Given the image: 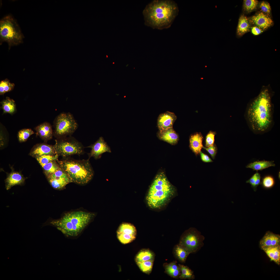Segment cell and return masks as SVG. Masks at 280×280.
I'll list each match as a JSON object with an SVG mask.
<instances>
[{
	"instance_id": "37",
	"label": "cell",
	"mask_w": 280,
	"mask_h": 280,
	"mask_svg": "<svg viewBox=\"0 0 280 280\" xmlns=\"http://www.w3.org/2000/svg\"><path fill=\"white\" fill-rule=\"evenodd\" d=\"M260 7L263 12L266 14H270L271 8L268 3L264 1L262 2L260 5Z\"/></svg>"
},
{
	"instance_id": "40",
	"label": "cell",
	"mask_w": 280,
	"mask_h": 280,
	"mask_svg": "<svg viewBox=\"0 0 280 280\" xmlns=\"http://www.w3.org/2000/svg\"><path fill=\"white\" fill-rule=\"evenodd\" d=\"M199 154L201 160L204 162L209 163L213 162V161L208 155L203 153L201 151L200 152Z\"/></svg>"
},
{
	"instance_id": "18",
	"label": "cell",
	"mask_w": 280,
	"mask_h": 280,
	"mask_svg": "<svg viewBox=\"0 0 280 280\" xmlns=\"http://www.w3.org/2000/svg\"><path fill=\"white\" fill-rule=\"evenodd\" d=\"M25 178L20 173L13 171L8 176L5 180V187L8 190L16 185L23 184Z\"/></svg>"
},
{
	"instance_id": "5",
	"label": "cell",
	"mask_w": 280,
	"mask_h": 280,
	"mask_svg": "<svg viewBox=\"0 0 280 280\" xmlns=\"http://www.w3.org/2000/svg\"><path fill=\"white\" fill-rule=\"evenodd\" d=\"M57 162L66 173L71 183L85 185L89 182L94 176V172L89 159L77 160L67 157Z\"/></svg>"
},
{
	"instance_id": "23",
	"label": "cell",
	"mask_w": 280,
	"mask_h": 280,
	"mask_svg": "<svg viewBox=\"0 0 280 280\" xmlns=\"http://www.w3.org/2000/svg\"><path fill=\"white\" fill-rule=\"evenodd\" d=\"M4 113H8L10 114L14 113L16 110V104L15 101L8 97L1 102Z\"/></svg>"
},
{
	"instance_id": "21",
	"label": "cell",
	"mask_w": 280,
	"mask_h": 280,
	"mask_svg": "<svg viewBox=\"0 0 280 280\" xmlns=\"http://www.w3.org/2000/svg\"><path fill=\"white\" fill-rule=\"evenodd\" d=\"M274 161H266L265 160L255 161L248 164L246 166L247 168H250L253 171L257 172L271 166H275V164Z\"/></svg>"
},
{
	"instance_id": "36",
	"label": "cell",
	"mask_w": 280,
	"mask_h": 280,
	"mask_svg": "<svg viewBox=\"0 0 280 280\" xmlns=\"http://www.w3.org/2000/svg\"><path fill=\"white\" fill-rule=\"evenodd\" d=\"M202 148L209 153L213 159H214L217 152V148L215 144H214L213 145L207 148L203 146Z\"/></svg>"
},
{
	"instance_id": "31",
	"label": "cell",
	"mask_w": 280,
	"mask_h": 280,
	"mask_svg": "<svg viewBox=\"0 0 280 280\" xmlns=\"http://www.w3.org/2000/svg\"><path fill=\"white\" fill-rule=\"evenodd\" d=\"M15 84L10 82L7 79L2 81L0 82V94L2 95L5 93L12 90L14 88Z\"/></svg>"
},
{
	"instance_id": "7",
	"label": "cell",
	"mask_w": 280,
	"mask_h": 280,
	"mask_svg": "<svg viewBox=\"0 0 280 280\" xmlns=\"http://www.w3.org/2000/svg\"><path fill=\"white\" fill-rule=\"evenodd\" d=\"M78 126L72 114L63 112L59 114L55 120L54 134L58 138L70 136L76 130Z\"/></svg>"
},
{
	"instance_id": "10",
	"label": "cell",
	"mask_w": 280,
	"mask_h": 280,
	"mask_svg": "<svg viewBox=\"0 0 280 280\" xmlns=\"http://www.w3.org/2000/svg\"><path fill=\"white\" fill-rule=\"evenodd\" d=\"M116 234L119 241L123 244L129 243L135 240L136 237L137 230L132 224L127 222L121 223L118 227Z\"/></svg>"
},
{
	"instance_id": "3",
	"label": "cell",
	"mask_w": 280,
	"mask_h": 280,
	"mask_svg": "<svg viewBox=\"0 0 280 280\" xmlns=\"http://www.w3.org/2000/svg\"><path fill=\"white\" fill-rule=\"evenodd\" d=\"M94 213L82 211L67 213L59 219L50 223L55 227L66 237H74L79 235L95 216Z\"/></svg>"
},
{
	"instance_id": "35",
	"label": "cell",
	"mask_w": 280,
	"mask_h": 280,
	"mask_svg": "<svg viewBox=\"0 0 280 280\" xmlns=\"http://www.w3.org/2000/svg\"><path fill=\"white\" fill-rule=\"evenodd\" d=\"M216 134L215 132L210 131L207 135L206 137L205 144L206 147H208L214 144V137Z\"/></svg>"
},
{
	"instance_id": "32",
	"label": "cell",
	"mask_w": 280,
	"mask_h": 280,
	"mask_svg": "<svg viewBox=\"0 0 280 280\" xmlns=\"http://www.w3.org/2000/svg\"><path fill=\"white\" fill-rule=\"evenodd\" d=\"M153 260H151L138 262L137 264L143 272L148 274L150 273L152 269Z\"/></svg>"
},
{
	"instance_id": "30",
	"label": "cell",
	"mask_w": 280,
	"mask_h": 280,
	"mask_svg": "<svg viewBox=\"0 0 280 280\" xmlns=\"http://www.w3.org/2000/svg\"><path fill=\"white\" fill-rule=\"evenodd\" d=\"M275 184V180L272 176L268 175L264 176L262 179L261 184L262 187L265 189H270Z\"/></svg>"
},
{
	"instance_id": "43",
	"label": "cell",
	"mask_w": 280,
	"mask_h": 280,
	"mask_svg": "<svg viewBox=\"0 0 280 280\" xmlns=\"http://www.w3.org/2000/svg\"><path fill=\"white\" fill-rule=\"evenodd\" d=\"M278 177L279 179H280V171H279V172L278 173Z\"/></svg>"
},
{
	"instance_id": "14",
	"label": "cell",
	"mask_w": 280,
	"mask_h": 280,
	"mask_svg": "<svg viewBox=\"0 0 280 280\" xmlns=\"http://www.w3.org/2000/svg\"><path fill=\"white\" fill-rule=\"evenodd\" d=\"M56 154L54 145L45 143L34 145L30 153V156L35 158L45 155H55Z\"/></svg>"
},
{
	"instance_id": "42",
	"label": "cell",
	"mask_w": 280,
	"mask_h": 280,
	"mask_svg": "<svg viewBox=\"0 0 280 280\" xmlns=\"http://www.w3.org/2000/svg\"><path fill=\"white\" fill-rule=\"evenodd\" d=\"M251 32L255 35H257L263 32L262 30L257 26H254L252 28Z\"/></svg>"
},
{
	"instance_id": "4",
	"label": "cell",
	"mask_w": 280,
	"mask_h": 280,
	"mask_svg": "<svg viewBox=\"0 0 280 280\" xmlns=\"http://www.w3.org/2000/svg\"><path fill=\"white\" fill-rule=\"evenodd\" d=\"M175 190L163 172L158 173L150 186L146 197L148 206L159 208L166 204L174 194Z\"/></svg>"
},
{
	"instance_id": "12",
	"label": "cell",
	"mask_w": 280,
	"mask_h": 280,
	"mask_svg": "<svg viewBox=\"0 0 280 280\" xmlns=\"http://www.w3.org/2000/svg\"><path fill=\"white\" fill-rule=\"evenodd\" d=\"M87 147L91 149L90 152L88 154L89 159L93 157L95 159H98L101 158L103 153L106 152H111L110 147L102 137H100L93 144Z\"/></svg>"
},
{
	"instance_id": "15",
	"label": "cell",
	"mask_w": 280,
	"mask_h": 280,
	"mask_svg": "<svg viewBox=\"0 0 280 280\" xmlns=\"http://www.w3.org/2000/svg\"><path fill=\"white\" fill-rule=\"evenodd\" d=\"M250 21L257 27L262 29H265L272 24L273 22L268 15L260 12L251 17Z\"/></svg>"
},
{
	"instance_id": "19",
	"label": "cell",
	"mask_w": 280,
	"mask_h": 280,
	"mask_svg": "<svg viewBox=\"0 0 280 280\" xmlns=\"http://www.w3.org/2000/svg\"><path fill=\"white\" fill-rule=\"evenodd\" d=\"M158 136L160 139L172 145L176 144L179 140V136L173 128L159 131Z\"/></svg>"
},
{
	"instance_id": "6",
	"label": "cell",
	"mask_w": 280,
	"mask_h": 280,
	"mask_svg": "<svg viewBox=\"0 0 280 280\" xmlns=\"http://www.w3.org/2000/svg\"><path fill=\"white\" fill-rule=\"evenodd\" d=\"M24 36L16 20L11 16L3 18L0 21V44L7 42L9 49L23 42Z\"/></svg>"
},
{
	"instance_id": "41",
	"label": "cell",
	"mask_w": 280,
	"mask_h": 280,
	"mask_svg": "<svg viewBox=\"0 0 280 280\" xmlns=\"http://www.w3.org/2000/svg\"><path fill=\"white\" fill-rule=\"evenodd\" d=\"M256 173L254 174L248 180H247L246 182V183L249 184L253 188V187L256 179Z\"/></svg>"
},
{
	"instance_id": "13",
	"label": "cell",
	"mask_w": 280,
	"mask_h": 280,
	"mask_svg": "<svg viewBox=\"0 0 280 280\" xmlns=\"http://www.w3.org/2000/svg\"><path fill=\"white\" fill-rule=\"evenodd\" d=\"M177 118L174 113L169 111L160 114L158 117L157 122L159 131H162L173 128V124Z\"/></svg>"
},
{
	"instance_id": "2",
	"label": "cell",
	"mask_w": 280,
	"mask_h": 280,
	"mask_svg": "<svg viewBox=\"0 0 280 280\" xmlns=\"http://www.w3.org/2000/svg\"><path fill=\"white\" fill-rule=\"evenodd\" d=\"M179 12L177 4L171 0H155L143 11L145 24L153 29L162 30L170 27Z\"/></svg>"
},
{
	"instance_id": "33",
	"label": "cell",
	"mask_w": 280,
	"mask_h": 280,
	"mask_svg": "<svg viewBox=\"0 0 280 280\" xmlns=\"http://www.w3.org/2000/svg\"><path fill=\"white\" fill-rule=\"evenodd\" d=\"M34 133V132L30 129L21 130L18 132V140L20 142H25L31 135Z\"/></svg>"
},
{
	"instance_id": "28",
	"label": "cell",
	"mask_w": 280,
	"mask_h": 280,
	"mask_svg": "<svg viewBox=\"0 0 280 280\" xmlns=\"http://www.w3.org/2000/svg\"><path fill=\"white\" fill-rule=\"evenodd\" d=\"M46 177L55 172L60 166L57 161H54L41 166Z\"/></svg>"
},
{
	"instance_id": "8",
	"label": "cell",
	"mask_w": 280,
	"mask_h": 280,
	"mask_svg": "<svg viewBox=\"0 0 280 280\" xmlns=\"http://www.w3.org/2000/svg\"><path fill=\"white\" fill-rule=\"evenodd\" d=\"M54 145L56 154L63 158L73 155H79L84 152V147L82 144L70 136L59 138L55 140Z\"/></svg>"
},
{
	"instance_id": "16",
	"label": "cell",
	"mask_w": 280,
	"mask_h": 280,
	"mask_svg": "<svg viewBox=\"0 0 280 280\" xmlns=\"http://www.w3.org/2000/svg\"><path fill=\"white\" fill-rule=\"evenodd\" d=\"M280 242L279 235L268 231L260 240V244L262 249L268 247L279 245Z\"/></svg>"
},
{
	"instance_id": "17",
	"label": "cell",
	"mask_w": 280,
	"mask_h": 280,
	"mask_svg": "<svg viewBox=\"0 0 280 280\" xmlns=\"http://www.w3.org/2000/svg\"><path fill=\"white\" fill-rule=\"evenodd\" d=\"M35 129L37 134L45 142L52 138L53 132L51 124L47 122L43 123L36 127Z\"/></svg>"
},
{
	"instance_id": "29",
	"label": "cell",
	"mask_w": 280,
	"mask_h": 280,
	"mask_svg": "<svg viewBox=\"0 0 280 280\" xmlns=\"http://www.w3.org/2000/svg\"><path fill=\"white\" fill-rule=\"evenodd\" d=\"M59 156L57 154L55 155H45L36 158L40 165L47 164L51 162L55 161H58Z\"/></svg>"
},
{
	"instance_id": "25",
	"label": "cell",
	"mask_w": 280,
	"mask_h": 280,
	"mask_svg": "<svg viewBox=\"0 0 280 280\" xmlns=\"http://www.w3.org/2000/svg\"><path fill=\"white\" fill-rule=\"evenodd\" d=\"M174 253L178 259L182 263L185 262L190 253L185 248L179 244L174 248Z\"/></svg>"
},
{
	"instance_id": "1",
	"label": "cell",
	"mask_w": 280,
	"mask_h": 280,
	"mask_svg": "<svg viewBox=\"0 0 280 280\" xmlns=\"http://www.w3.org/2000/svg\"><path fill=\"white\" fill-rule=\"evenodd\" d=\"M273 94L270 86H263L257 96L248 104L244 116L249 127L254 133L266 132L273 125L274 107L271 101Z\"/></svg>"
},
{
	"instance_id": "9",
	"label": "cell",
	"mask_w": 280,
	"mask_h": 280,
	"mask_svg": "<svg viewBox=\"0 0 280 280\" xmlns=\"http://www.w3.org/2000/svg\"><path fill=\"white\" fill-rule=\"evenodd\" d=\"M205 237L195 228H191L185 232L180 239L179 244L191 253H196L204 246Z\"/></svg>"
},
{
	"instance_id": "24",
	"label": "cell",
	"mask_w": 280,
	"mask_h": 280,
	"mask_svg": "<svg viewBox=\"0 0 280 280\" xmlns=\"http://www.w3.org/2000/svg\"><path fill=\"white\" fill-rule=\"evenodd\" d=\"M247 17L244 15H242L239 19L237 29V34L241 36L248 32L250 25Z\"/></svg>"
},
{
	"instance_id": "34",
	"label": "cell",
	"mask_w": 280,
	"mask_h": 280,
	"mask_svg": "<svg viewBox=\"0 0 280 280\" xmlns=\"http://www.w3.org/2000/svg\"><path fill=\"white\" fill-rule=\"evenodd\" d=\"M258 3V2L256 0H244V8L247 12H250L256 8Z\"/></svg>"
},
{
	"instance_id": "11",
	"label": "cell",
	"mask_w": 280,
	"mask_h": 280,
	"mask_svg": "<svg viewBox=\"0 0 280 280\" xmlns=\"http://www.w3.org/2000/svg\"><path fill=\"white\" fill-rule=\"evenodd\" d=\"M46 177L50 185L56 190L64 189L67 184L71 183L66 173L60 167L55 172Z\"/></svg>"
},
{
	"instance_id": "22",
	"label": "cell",
	"mask_w": 280,
	"mask_h": 280,
	"mask_svg": "<svg viewBox=\"0 0 280 280\" xmlns=\"http://www.w3.org/2000/svg\"><path fill=\"white\" fill-rule=\"evenodd\" d=\"M271 261L279 265L280 262V245L270 247L262 249Z\"/></svg>"
},
{
	"instance_id": "26",
	"label": "cell",
	"mask_w": 280,
	"mask_h": 280,
	"mask_svg": "<svg viewBox=\"0 0 280 280\" xmlns=\"http://www.w3.org/2000/svg\"><path fill=\"white\" fill-rule=\"evenodd\" d=\"M154 257L153 253L150 250L144 249L140 251L137 254L135 260L136 263L143 261L153 260Z\"/></svg>"
},
{
	"instance_id": "38",
	"label": "cell",
	"mask_w": 280,
	"mask_h": 280,
	"mask_svg": "<svg viewBox=\"0 0 280 280\" xmlns=\"http://www.w3.org/2000/svg\"><path fill=\"white\" fill-rule=\"evenodd\" d=\"M180 268L176 262H173L169 264L166 267V271L169 274L170 273Z\"/></svg>"
},
{
	"instance_id": "27",
	"label": "cell",
	"mask_w": 280,
	"mask_h": 280,
	"mask_svg": "<svg viewBox=\"0 0 280 280\" xmlns=\"http://www.w3.org/2000/svg\"><path fill=\"white\" fill-rule=\"evenodd\" d=\"M181 273L179 278L180 279L193 280L195 278V276L193 271L187 266L179 264Z\"/></svg>"
},
{
	"instance_id": "20",
	"label": "cell",
	"mask_w": 280,
	"mask_h": 280,
	"mask_svg": "<svg viewBox=\"0 0 280 280\" xmlns=\"http://www.w3.org/2000/svg\"><path fill=\"white\" fill-rule=\"evenodd\" d=\"M203 136L200 132L191 135L190 138V147L196 156L199 154L203 146Z\"/></svg>"
},
{
	"instance_id": "39",
	"label": "cell",
	"mask_w": 280,
	"mask_h": 280,
	"mask_svg": "<svg viewBox=\"0 0 280 280\" xmlns=\"http://www.w3.org/2000/svg\"><path fill=\"white\" fill-rule=\"evenodd\" d=\"M256 177L254 185L253 188L255 191H256L257 187L260 184H261V174L258 172H256Z\"/></svg>"
}]
</instances>
